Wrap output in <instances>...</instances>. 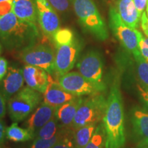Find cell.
<instances>
[{"label":"cell","instance_id":"obj_1","mask_svg":"<svg viewBox=\"0 0 148 148\" xmlns=\"http://www.w3.org/2000/svg\"><path fill=\"white\" fill-rule=\"evenodd\" d=\"M102 123L106 136L105 148H125L124 108L118 78L114 79L110 86Z\"/></svg>","mask_w":148,"mask_h":148},{"label":"cell","instance_id":"obj_2","mask_svg":"<svg viewBox=\"0 0 148 148\" xmlns=\"http://www.w3.org/2000/svg\"><path fill=\"white\" fill-rule=\"evenodd\" d=\"M38 34L36 24L21 21L12 12L0 17V38L9 49L28 47Z\"/></svg>","mask_w":148,"mask_h":148},{"label":"cell","instance_id":"obj_3","mask_svg":"<svg viewBox=\"0 0 148 148\" xmlns=\"http://www.w3.org/2000/svg\"><path fill=\"white\" fill-rule=\"evenodd\" d=\"M73 8L81 25L97 40L108 38L106 22L101 16L93 0H73Z\"/></svg>","mask_w":148,"mask_h":148},{"label":"cell","instance_id":"obj_4","mask_svg":"<svg viewBox=\"0 0 148 148\" xmlns=\"http://www.w3.org/2000/svg\"><path fill=\"white\" fill-rule=\"evenodd\" d=\"M106 107L107 99L101 92L83 98L74 117L71 130L74 131L85 125L97 124L103 120Z\"/></svg>","mask_w":148,"mask_h":148},{"label":"cell","instance_id":"obj_5","mask_svg":"<svg viewBox=\"0 0 148 148\" xmlns=\"http://www.w3.org/2000/svg\"><path fill=\"white\" fill-rule=\"evenodd\" d=\"M40 92L26 86L8 101V110L14 122L23 121L34 111L41 101Z\"/></svg>","mask_w":148,"mask_h":148},{"label":"cell","instance_id":"obj_6","mask_svg":"<svg viewBox=\"0 0 148 148\" xmlns=\"http://www.w3.org/2000/svg\"><path fill=\"white\" fill-rule=\"evenodd\" d=\"M55 57L52 48L43 44H32L23 48L20 53V58L25 64L41 68L51 75L55 73Z\"/></svg>","mask_w":148,"mask_h":148},{"label":"cell","instance_id":"obj_7","mask_svg":"<svg viewBox=\"0 0 148 148\" xmlns=\"http://www.w3.org/2000/svg\"><path fill=\"white\" fill-rule=\"evenodd\" d=\"M79 73L88 81L106 90V86L103 81V60L99 51H88L77 64Z\"/></svg>","mask_w":148,"mask_h":148},{"label":"cell","instance_id":"obj_8","mask_svg":"<svg viewBox=\"0 0 148 148\" xmlns=\"http://www.w3.org/2000/svg\"><path fill=\"white\" fill-rule=\"evenodd\" d=\"M58 82L66 91L76 97L101 93L104 90L88 81L79 72H68L58 77Z\"/></svg>","mask_w":148,"mask_h":148},{"label":"cell","instance_id":"obj_9","mask_svg":"<svg viewBox=\"0 0 148 148\" xmlns=\"http://www.w3.org/2000/svg\"><path fill=\"white\" fill-rule=\"evenodd\" d=\"M109 25L116 38L127 51L133 53L138 49L136 29L123 23L114 6H111L109 10Z\"/></svg>","mask_w":148,"mask_h":148},{"label":"cell","instance_id":"obj_10","mask_svg":"<svg viewBox=\"0 0 148 148\" xmlns=\"http://www.w3.org/2000/svg\"><path fill=\"white\" fill-rule=\"evenodd\" d=\"M81 50V44L75 38L69 44L56 47L54 70L58 77L73 69Z\"/></svg>","mask_w":148,"mask_h":148},{"label":"cell","instance_id":"obj_11","mask_svg":"<svg viewBox=\"0 0 148 148\" xmlns=\"http://www.w3.org/2000/svg\"><path fill=\"white\" fill-rule=\"evenodd\" d=\"M37 20L42 32L52 37L60 29V19L55 9L47 0H34Z\"/></svg>","mask_w":148,"mask_h":148},{"label":"cell","instance_id":"obj_12","mask_svg":"<svg viewBox=\"0 0 148 148\" xmlns=\"http://www.w3.org/2000/svg\"><path fill=\"white\" fill-rule=\"evenodd\" d=\"M77 97L63 89L58 82L53 80L49 74V83L43 93V101L56 109Z\"/></svg>","mask_w":148,"mask_h":148},{"label":"cell","instance_id":"obj_13","mask_svg":"<svg viewBox=\"0 0 148 148\" xmlns=\"http://www.w3.org/2000/svg\"><path fill=\"white\" fill-rule=\"evenodd\" d=\"M24 81L23 69L12 66L8 67L6 75L0 84V91L6 101L21 89Z\"/></svg>","mask_w":148,"mask_h":148},{"label":"cell","instance_id":"obj_14","mask_svg":"<svg viewBox=\"0 0 148 148\" xmlns=\"http://www.w3.org/2000/svg\"><path fill=\"white\" fill-rule=\"evenodd\" d=\"M133 131L137 139V146H148V112L138 107L131 113Z\"/></svg>","mask_w":148,"mask_h":148},{"label":"cell","instance_id":"obj_15","mask_svg":"<svg viewBox=\"0 0 148 148\" xmlns=\"http://www.w3.org/2000/svg\"><path fill=\"white\" fill-rule=\"evenodd\" d=\"M24 80L27 86L44 93L49 83V73L41 68L25 65L23 69Z\"/></svg>","mask_w":148,"mask_h":148},{"label":"cell","instance_id":"obj_16","mask_svg":"<svg viewBox=\"0 0 148 148\" xmlns=\"http://www.w3.org/2000/svg\"><path fill=\"white\" fill-rule=\"evenodd\" d=\"M56 109L43 102L36 108L25 122V128L35 136L37 131L55 116Z\"/></svg>","mask_w":148,"mask_h":148},{"label":"cell","instance_id":"obj_17","mask_svg":"<svg viewBox=\"0 0 148 148\" xmlns=\"http://www.w3.org/2000/svg\"><path fill=\"white\" fill-rule=\"evenodd\" d=\"M82 100V97H77L56 109L55 116L58 119L61 128L71 130L74 117Z\"/></svg>","mask_w":148,"mask_h":148},{"label":"cell","instance_id":"obj_18","mask_svg":"<svg viewBox=\"0 0 148 148\" xmlns=\"http://www.w3.org/2000/svg\"><path fill=\"white\" fill-rule=\"evenodd\" d=\"M114 7L123 23L132 29L137 28L141 16L133 0H117Z\"/></svg>","mask_w":148,"mask_h":148},{"label":"cell","instance_id":"obj_19","mask_svg":"<svg viewBox=\"0 0 148 148\" xmlns=\"http://www.w3.org/2000/svg\"><path fill=\"white\" fill-rule=\"evenodd\" d=\"M12 12L21 21L36 24L37 12L34 0H13Z\"/></svg>","mask_w":148,"mask_h":148},{"label":"cell","instance_id":"obj_20","mask_svg":"<svg viewBox=\"0 0 148 148\" xmlns=\"http://www.w3.org/2000/svg\"><path fill=\"white\" fill-rule=\"evenodd\" d=\"M97 124H90L79 127L73 132V140L75 148H85L91 139Z\"/></svg>","mask_w":148,"mask_h":148},{"label":"cell","instance_id":"obj_21","mask_svg":"<svg viewBox=\"0 0 148 148\" xmlns=\"http://www.w3.org/2000/svg\"><path fill=\"white\" fill-rule=\"evenodd\" d=\"M5 137L13 142H24L34 138V135L27 128L19 127L14 122L5 130Z\"/></svg>","mask_w":148,"mask_h":148},{"label":"cell","instance_id":"obj_22","mask_svg":"<svg viewBox=\"0 0 148 148\" xmlns=\"http://www.w3.org/2000/svg\"><path fill=\"white\" fill-rule=\"evenodd\" d=\"M73 131L71 130L62 129L56 135L51 138H37L32 143L31 148H52L57 143H58L62 138L73 134Z\"/></svg>","mask_w":148,"mask_h":148},{"label":"cell","instance_id":"obj_23","mask_svg":"<svg viewBox=\"0 0 148 148\" xmlns=\"http://www.w3.org/2000/svg\"><path fill=\"white\" fill-rule=\"evenodd\" d=\"M62 128H61L59 124L58 119L54 116L45 125L40 128L35 134L34 138H45L48 139L53 137L56 135Z\"/></svg>","mask_w":148,"mask_h":148},{"label":"cell","instance_id":"obj_24","mask_svg":"<svg viewBox=\"0 0 148 148\" xmlns=\"http://www.w3.org/2000/svg\"><path fill=\"white\" fill-rule=\"evenodd\" d=\"M132 54L136 62L138 78L143 86L148 88V61L143 58L138 49L134 51Z\"/></svg>","mask_w":148,"mask_h":148},{"label":"cell","instance_id":"obj_25","mask_svg":"<svg viewBox=\"0 0 148 148\" xmlns=\"http://www.w3.org/2000/svg\"><path fill=\"white\" fill-rule=\"evenodd\" d=\"M52 38L56 47L71 43L75 39L73 32L69 28H62L58 29L56 32L53 34Z\"/></svg>","mask_w":148,"mask_h":148},{"label":"cell","instance_id":"obj_26","mask_svg":"<svg viewBox=\"0 0 148 148\" xmlns=\"http://www.w3.org/2000/svg\"><path fill=\"white\" fill-rule=\"evenodd\" d=\"M105 131L103 123H99L91 139L85 148H105Z\"/></svg>","mask_w":148,"mask_h":148},{"label":"cell","instance_id":"obj_27","mask_svg":"<svg viewBox=\"0 0 148 148\" xmlns=\"http://www.w3.org/2000/svg\"><path fill=\"white\" fill-rule=\"evenodd\" d=\"M138 38V50L143 58L148 61V36L142 34L137 29H135Z\"/></svg>","mask_w":148,"mask_h":148},{"label":"cell","instance_id":"obj_28","mask_svg":"<svg viewBox=\"0 0 148 148\" xmlns=\"http://www.w3.org/2000/svg\"><path fill=\"white\" fill-rule=\"evenodd\" d=\"M51 6L58 12H65L69 7V0H47Z\"/></svg>","mask_w":148,"mask_h":148},{"label":"cell","instance_id":"obj_29","mask_svg":"<svg viewBox=\"0 0 148 148\" xmlns=\"http://www.w3.org/2000/svg\"><path fill=\"white\" fill-rule=\"evenodd\" d=\"M73 134L62 138L58 143H57L52 148H75L72 140Z\"/></svg>","mask_w":148,"mask_h":148},{"label":"cell","instance_id":"obj_30","mask_svg":"<svg viewBox=\"0 0 148 148\" xmlns=\"http://www.w3.org/2000/svg\"><path fill=\"white\" fill-rule=\"evenodd\" d=\"M12 1H4L0 2V17L12 12Z\"/></svg>","mask_w":148,"mask_h":148},{"label":"cell","instance_id":"obj_31","mask_svg":"<svg viewBox=\"0 0 148 148\" xmlns=\"http://www.w3.org/2000/svg\"><path fill=\"white\" fill-rule=\"evenodd\" d=\"M8 69V61L5 58L1 57L0 58V83L2 82L3 78L6 75Z\"/></svg>","mask_w":148,"mask_h":148},{"label":"cell","instance_id":"obj_32","mask_svg":"<svg viewBox=\"0 0 148 148\" xmlns=\"http://www.w3.org/2000/svg\"><path fill=\"white\" fill-rule=\"evenodd\" d=\"M137 88L142 100L148 108V88L140 84H137Z\"/></svg>","mask_w":148,"mask_h":148},{"label":"cell","instance_id":"obj_33","mask_svg":"<svg viewBox=\"0 0 148 148\" xmlns=\"http://www.w3.org/2000/svg\"><path fill=\"white\" fill-rule=\"evenodd\" d=\"M133 1H134L135 7L139 13V15L141 16L142 14L143 13L144 10L147 7L148 0H133Z\"/></svg>","mask_w":148,"mask_h":148},{"label":"cell","instance_id":"obj_34","mask_svg":"<svg viewBox=\"0 0 148 148\" xmlns=\"http://www.w3.org/2000/svg\"><path fill=\"white\" fill-rule=\"evenodd\" d=\"M140 21L143 32L145 33L146 36H148V17L147 14H146L145 12H144L142 14Z\"/></svg>","mask_w":148,"mask_h":148},{"label":"cell","instance_id":"obj_35","mask_svg":"<svg viewBox=\"0 0 148 148\" xmlns=\"http://www.w3.org/2000/svg\"><path fill=\"white\" fill-rule=\"evenodd\" d=\"M6 100L0 91V119L4 117L6 112Z\"/></svg>","mask_w":148,"mask_h":148},{"label":"cell","instance_id":"obj_36","mask_svg":"<svg viewBox=\"0 0 148 148\" xmlns=\"http://www.w3.org/2000/svg\"><path fill=\"white\" fill-rule=\"evenodd\" d=\"M5 127L4 123L0 119V147L4 143L5 138Z\"/></svg>","mask_w":148,"mask_h":148},{"label":"cell","instance_id":"obj_37","mask_svg":"<svg viewBox=\"0 0 148 148\" xmlns=\"http://www.w3.org/2000/svg\"><path fill=\"white\" fill-rule=\"evenodd\" d=\"M136 148H148V146H136Z\"/></svg>","mask_w":148,"mask_h":148},{"label":"cell","instance_id":"obj_38","mask_svg":"<svg viewBox=\"0 0 148 148\" xmlns=\"http://www.w3.org/2000/svg\"><path fill=\"white\" fill-rule=\"evenodd\" d=\"M146 14H147V17H148V1H147V7H146Z\"/></svg>","mask_w":148,"mask_h":148},{"label":"cell","instance_id":"obj_39","mask_svg":"<svg viewBox=\"0 0 148 148\" xmlns=\"http://www.w3.org/2000/svg\"><path fill=\"white\" fill-rule=\"evenodd\" d=\"M13 1V0H0V2H1V1Z\"/></svg>","mask_w":148,"mask_h":148},{"label":"cell","instance_id":"obj_40","mask_svg":"<svg viewBox=\"0 0 148 148\" xmlns=\"http://www.w3.org/2000/svg\"><path fill=\"white\" fill-rule=\"evenodd\" d=\"M1 44H0V54H1Z\"/></svg>","mask_w":148,"mask_h":148}]
</instances>
